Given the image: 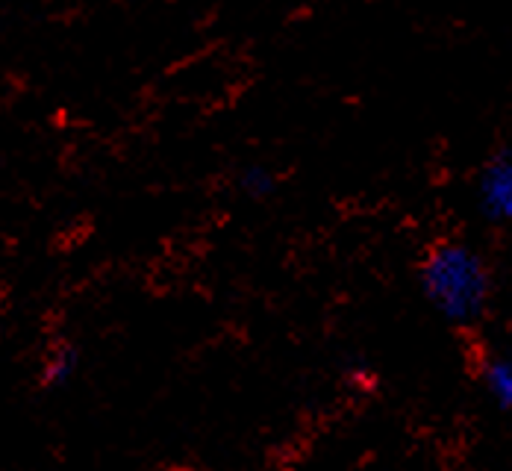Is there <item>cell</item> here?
Wrapping results in <instances>:
<instances>
[{
	"label": "cell",
	"instance_id": "2",
	"mask_svg": "<svg viewBox=\"0 0 512 471\" xmlns=\"http://www.w3.org/2000/svg\"><path fill=\"white\" fill-rule=\"evenodd\" d=\"M480 204L498 221H512V154H504L480 177Z\"/></svg>",
	"mask_w": 512,
	"mask_h": 471
},
{
	"label": "cell",
	"instance_id": "3",
	"mask_svg": "<svg viewBox=\"0 0 512 471\" xmlns=\"http://www.w3.org/2000/svg\"><path fill=\"white\" fill-rule=\"evenodd\" d=\"M483 383H486L489 395L495 398V404L512 416V360H507V357L486 360L483 363Z\"/></svg>",
	"mask_w": 512,
	"mask_h": 471
},
{
	"label": "cell",
	"instance_id": "1",
	"mask_svg": "<svg viewBox=\"0 0 512 471\" xmlns=\"http://www.w3.org/2000/svg\"><path fill=\"white\" fill-rule=\"evenodd\" d=\"M421 286L430 304L454 324H474L492 292L486 262L460 242H442L427 254L421 265Z\"/></svg>",
	"mask_w": 512,
	"mask_h": 471
},
{
	"label": "cell",
	"instance_id": "5",
	"mask_svg": "<svg viewBox=\"0 0 512 471\" xmlns=\"http://www.w3.org/2000/svg\"><path fill=\"white\" fill-rule=\"evenodd\" d=\"M242 186H245V192L248 195H268L271 192V186H274V180L262 171V168H254V171H248L245 174V180H242Z\"/></svg>",
	"mask_w": 512,
	"mask_h": 471
},
{
	"label": "cell",
	"instance_id": "4",
	"mask_svg": "<svg viewBox=\"0 0 512 471\" xmlns=\"http://www.w3.org/2000/svg\"><path fill=\"white\" fill-rule=\"evenodd\" d=\"M74 368H77V357H74V351H71L68 345L56 348L51 357H48V363H45V383H48V386H59V383H65V380L74 374Z\"/></svg>",
	"mask_w": 512,
	"mask_h": 471
}]
</instances>
